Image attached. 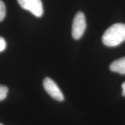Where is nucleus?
<instances>
[{"instance_id":"6e6552de","label":"nucleus","mask_w":125,"mask_h":125,"mask_svg":"<svg viewBox=\"0 0 125 125\" xmlns=\"http://www.w3.org/2000/svg\"><path fill=\"white\" fill-rule=\"evenodd\" d=\"M7 46V43H6L5 41L2 37L0 36V52H2L5 50Z\"/></svg>"},{"instance_id":"f03ea898","label":"nucleus","mask_w":125,"mask_h":125,"mask_svg":"<svg viewBox=\"0 0 125 125\" xmlns=\"http://www.w3.org/2000/svg\"><path fill=\"white\" fill-rule=\"evenodd\" d=\"M86 23L84 13L78 12L75 16L72 25V36L75 40L81 38L85 32Z\"/></svg>"},{"instance_id":"7ed1b4c3","label":"nucleus","mask_w":125,"mask_h":125,"mask_svg":"<svg viewBox=\"0 0 125 125\" xmlns=\"http://www.w3.org/2000/svg\"><path fill=\"white\" fill-rule=\"evenodd\" d=\"M22 8L29 10L34 16L40 18L43 15V6L41 0H17Z\"/></svg>"},{"instance_id":"1a4fd4ad","label":"nucleus","mask_w":125,"mask_h":125,"mask_svg":"<svg viewBox=\"0 0 125 125\" xmlns=\"http://www.w3.org/2000/svg\"><path fill=\"white\" fill-rule=\"evenodd\" d=\"M122 95L125 97V82L122 84Z\"/></svg>"},{"instance_id":"9d476101","label":"nucleus","mask_w":125,"mask_h":125,"mask_svg":"<svg viewBox=\"0 0 125 125\" xmlns=\"http://www.w3.org/2000/svg\"><path fill=\"white\" fill-rule=\"evenodd\" d=\"M0 125H3L2 124H1V123H0Z\"/></svg>"},{"instance_id":"0eeeda50","label":"nucleus","mask_w":125,"mask_h":125,"mask_svg":"<svg viewBox=\"0 0 125 125\" xmlns=\"http://www.w3.org/2000/svg\"><path fill=\"white\" fill-rule=\"evenodd\" d=\"M6 8L4 3L0 0V21H1L5 17Z\"/></svg>"},{"instance_id":"20e7f679","label":"nucleus","mask_w":125,"mask_h":125,"mask_svg":"<svg viewBox=\"0 0 125 125\" xmlns=\"http://www.w3.org/2000/svg\"><path fill=\"white\" fill-rule=\"evenodd\" d=\"M43 86L45 91L53 98L59 101H62L64 99L63 94L56 83L51 78L46 77L43 81Z\"/></svg>"},{"instance_id":"f257e3e1","label":"nucleus","mask_w":125,"mask_h":125,"mask_svg":"<svg viewBox=\"0 0 125 125\" xmlns=\"http://www.w3.org/2000/svg\"><path fill=\"white\" fill-rule=\"evenodd\" d=\"M125 41V24L116 23L109 27L103 34L102 41L107 46H116Z\"/></svg>"},{"instance_id":"39448f33","label":"nucleus","mask_w":125,"mask_h":125,"mask_svg":"<svg viewBox=\"0 0 125 125\" xmlns=\"http://www.w3.org/2000/svg\"><path fill=\"white\" fill-rule=\"evenodd\" d=\"M109 69L111 71L125 74V57L112 62L109 65Z\"/></svg>"},{"instance_id":"423d86ee","label":"nucleus","mask_w":125,"mask_h":125,"mask_svg":"<svg viewBox=\"0 0 125 125\" xmlns=\"http://www.w3.org/2000/svg\"><path fill=\"white\" fill-rule=\"evenodd\" d=\"M8 92V88L4 85H0V101H2L6 98Z\"/></svg>"}]
</instances>
